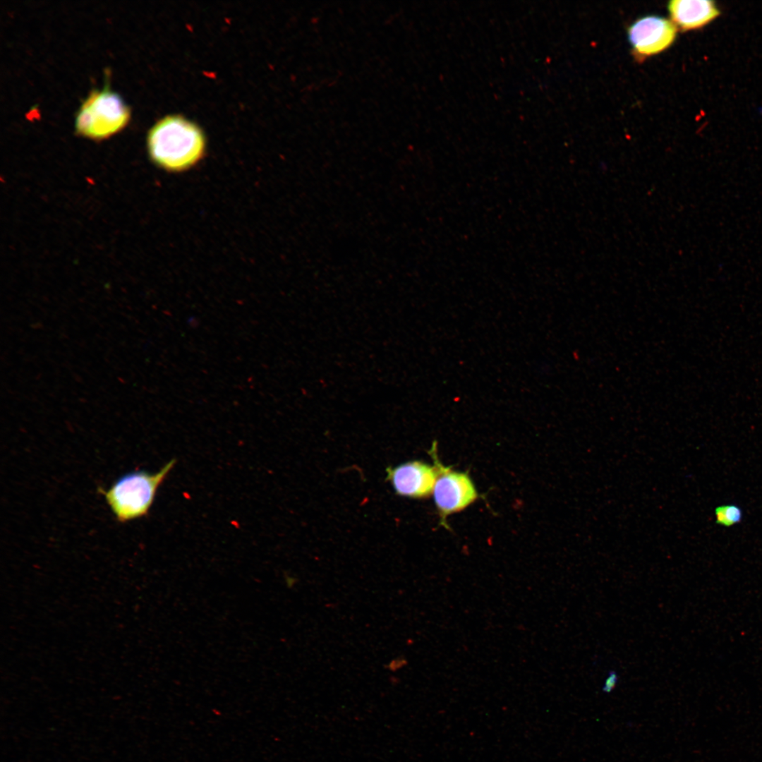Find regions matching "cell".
<instances>
[{"mask_svg": "<svg viewBox=\"0 0 762 762\" xmlns=\"http://www.w3.org/2000/svg\"><path fill=\"white\" fill-rule=\"evenodd\" d=\"M147 147L156 164L177 172L190 168L202 158L205 139L194 123L179 116H169L150 129Z\"/></svg>", "mask_w": 762, "mask_h": 762, "instance_id": "cell-1", "label": "cell"}, {"mask_svg": "<svg viewBox=\"0 0 762 762\" xmlns=\"http://www.w3.org/2000/svg\"><path fill=\"white\" fill-rule=\"evenodd\" d=\"M175 464L167 462L156 473L134 471L118 479L111 487L99 491L116 519L125 523L147 514L159 485Z\"/></svg>", "mask_w": 762, "mask_h": 762, "instance_id": "cell-2", "label": "cell"}, {"mask_svg": "<svg viewBox=\"0 0 762 762\" xmlns=\"http://www.w3.org/2000/svg\"><path fill=\"white\" fill-rule=\"evenodd\" d=\"M130 116L123 99L106 86L92 90L83 101L75 116V129L80 135L102 140L122 130Z\"/></svg>", "mask_w": 762, "mask_h": 762, "instance_id": "cell-3", "label": "cell"}, {"mask_svg": "<svg viewBox=\"0 0 762 762\" xmlns=\"http://www.w3.org/2000/svg\"><path fill=\"white\" fill-rule=\"evenodd\" d=\"M429 454L437 471L433 490L435 504L440 516L441 524L445 525L449 515L471 504L476 500L478 493L467 473L451 470L439 461L435 444L433 445Z\"/></svg>", "mask_w": 762, "mask_h": 762, "instance_id": "cell-4", "label": "cell"}, {"mask_svg": "<svg viewBox=\"0 0 762 762\" xmlns=\"http://www.w3.org/2000/svg\"><path fill=\"white\" fill-rule=\"evenodd\" d=\"M677 27L668 19L648 16L636 20L628 30L629 41L633 50L641 56H648L667 49L674 42Z\"/></svg>", "mask_w": 762, "mask_h": 762, "instance_id": "cell-5", "label": "cell"}, {"mask_svg": "<svg viewBox=\"0 0 762 762\" xmlns=\"http://www.w3.org/2000/svg\"><path fill=\"white\" fill-rule=\"evenodd\" d=\"M437 471L419 461H409L387 468V479L401 496L421 498L433 492Z\"/></svg>", "mask_w": 762, "mask_h": 762, "instance_id": "cell-6", "label": "cell"}, {"mask_svg": "<svg viewBox=\"0 0 762 762\" xmlns=\"http://www.w3.org/2000/svg\"><path fill=\"white\" fill-rule=\"evenodd\" d=\"M667 8L673 23L683 30L701 28L719 15L713 1L672 0Z\"/></svg>", "mask_w": 762, "mask_h": 762, "instance_id": "cell-7", "label": "cell"}, {"mask_svg": "<svg viewBox=\"0 0 762 762\" xmlns=\"http://www.w3.org/2000/svg\"><path fill=\"white\" fill-rule=\"evenodd\" d=\"M716 523L724 526H731L741 521L742 511L734 504L717 507L715 509Z\"/></svg>", "mask_w": 762, "mask_h": 762, "instance_id": "cell-8", "label": "cell"}, {"mask_svg": "<svg viewBox=\"0 0 762 762\" xmlns=\"http://www.w3.org/2000/svg\"><path fill=\"white\" fill-rule=\"evenodd\" d=\"M617 682V673L614 670L609 671L608 675L605 679L602 687L603 691L606 694L610 693L616 687Z\"/></svg>", "mask_w": 762, "mask_h": 762, "instance_id": "cell-9", "label": "cell"}]
</instances>
